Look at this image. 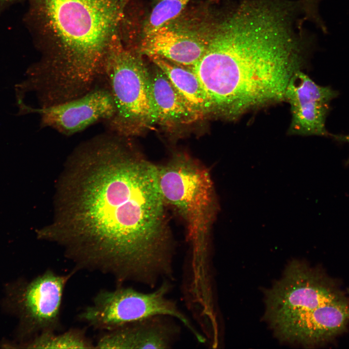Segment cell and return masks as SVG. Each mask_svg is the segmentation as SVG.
Masks as SVG:
<instances>
[{"mask_svg":"<svg viewBox=\"0 0 349 349\" xmlns=\"http://www.w3.org/2000/svg\"><path fill=\"white\" fill-rule=\"evenodd\" d=\"M111 133L80 144L59 179L53 220L38 232L78 270L147 285L173 273L157 167Z\"/></svg>","mask_w":349,"mask_h":349,"instance_id":"obj_1","label":"cell"},{"mask_svg":"<svg viewBox=\"0 0 349 349\" xmlns=\"http://www.w3.org/2000/svg\"><path fill=\"white\" fill-rule=\"evenodd\" d=\"M206 50L189 67L211 106L229 120L285 101L314 48L290 0H229L212 11Z\"/></svg>","mask_w":349,"mask_h":349,"instance_id":"obj_2","label":"cell"},{"mask_svg":"<svg viewBox=\"0 0 349 349\" xmlns=\"http://www.w3.org/2000/svg\"><path fill=\"white\" fill-rule=\"evenodd\" d=\"M131 0H31L42 57L29 69L48 100L68 101L102 82L108 53Z\"/></svg>","mask_w":349,"mask_h":349,"instance_id":"obj_3","label":"cell"},{"mask_svg":"<svg viewBox=\"0 0 349 349\" xmlns=\"http://www.w3.org/2000/svg\"><path fill=\"white\" fill-rule=\"evenodd\" d=\"M157 167L159 185L166 205L182 218L194 252L204 253L218 210L209 171L184 154H175L166 164Z\"/></svg>","mask_w":349,"mask_h":349,"instance_id":"obj_4","label":"cell"},{"mask_svg":"<svg viewBox=\"0 0 349 349\" xmlns=\"http://www.w3.org/2000/svg\"><path fill=\"white\" fill-rule=\"evenodd\" d=\"M103 81L115 107L113 116L105 122L110 132L127 137L156 123L150 72L142 55L125 46L120 35L110 48Z\"/></svg>","mask_w":349,"mask_h":349,"instance_id":"obj_5","label":"cell"},{"mask_svg":"<svg viewBox=\"0 0 349 349\" xmlns=\"http://www.w3.org/2000/svg\"><path fill=\"white\" fill-rule=\"evenodd\" d=\"M170 288L169 283L164 281L157 289L148 293L121 286L112 290H102L78 317L94 329L108 331L155 316L173 317L199 338L201 334L176 303L167 298Z\"/></svg>","mask_w":349,"mask_h":349,"instance_id":"obj_6","label":"cell"},{"mask_svg":"<svg viewBox=\"0 0 349 349\" xmlns=\"http://www.w3.org/2000/svg\"><path fill=\"white\" fill-rule=\"evenodd\" d=\"M266 316L270 325L299 313L343 299L320 272L300 262L290 264L266 297Z\"/></svg>","mask_w":349,"mask_h":349,"instance_id":"obj_7","label":"cell"},{"mask_svg":"<svg viewBox=\"0 0 349 349\" xmlns=\"http://www.w3.org/2000/svg\"><path fill=\"white\" fill-rule=\"evenodd\" d=\"M76 271L59 274L48 270L20 287L15 303L29 339L43 332L61 329L64 291Z\"/></svg>","mask_w":349,"mask_h":349,"instance_id":"obj_8","label":"cell"},{"mask_svg":"<svg viewBox=\"0 0 349 349\" xmlns=\"http://www.w3.org/2000/svg\"><path fill=\"white\" fill-rule=\"evenodd\" d=\"M211 11L206 20L179 16L143 35L138 48L142 55L157 56L190 67L204 54L210 24Z\"/></svg>","mask_w":349,"mask_h":349,"instance_id":"obj_9","label":"cell"},{"mask_svg":"<svg viewBox=\"0 0 349 349\" xmlns=\"http://www.w3.org/2000/svg\"><path fill=\"white\" fill-rule=\"evenodd\" d=\"M17 105L20 114L38 113L42 127H50L65 136L80 132L98 122H106L115 112L111 95L104 84L79 97L55 105L33 108L26 105L20 98H17Z\"/></svg>","mask_w":349,"mask_h":349,"instance_id":"obj_10","label":"cell"},{"mask_svg":"<svg viewBox=\"0 0 349 349\" xmlns=\"http://www.w3.org/2000/svg\"><path fill=\"white\" fill-rule=\"evenodd\" d=\"M337 92L329 86L315 83L302 70L297 72L289 81L285 101L289 104L291 120L288 133L301 136H327L325 121L330 102Z\"/></svg>","mask_w":349,"mask_h":349,"instance_id":"obj_11","label":"cell"},{"mask_svg":"<svg viewBox=\"0 0 349 349\" xmlns=\"http://www.w3.org/2000/svg\"><path fill=\"white\" fill-rule=\"evenodd\" d=\"M349 302L345 299L305 311L271 325L282 339L303 345L329 341L345 329Z\"/></svg>","mask_w":349,"mask_h":349,"instance_id":"obj_12","label":"cell"},{"mask_svg":"<svg viewBox=\"0 0 349 349\" xmlns=\"http://www.w3.org/2000/svg\"><path fill=\"white\" fill-rule=\"evenodd\" d=\"M159 316L105 331L95 343V349H169L178 329Z\"/></svg>","mask_w":349,"mask_h":349,"instance_id":"obj_13","label":"cell"},{"mask_svg":"<svg viewBox=\"0 0 349 349\" xmlns=\"http://www.w3.org/2000/svg\"><path fill=\"white\" fill-rule=\"evenodd\" d=\"M151 94L156 123L167 126L187 124L200 118L156 65L150 73Z\"/></svg>","mask_w":349,"mask_h":349,"instance_id":"obj_14","label":"cell"},{"mask_svg":"<svg viewBox=\"0 0 349 349\" xmlns=\"http://www.w3.org/2000/svg\"><path fill=\"white\" fill-rule=\"evenodd\" d=\"M148 57L166 75L179 95L200 118L211 114L206 94L190 69L159 56Z\"/></svg>","mask_w":349,"mask_h":349,"instance_id":"obj_15","label":"cell"},{"mask_svg":"<svg viewBox=\"0 0 349 349\" xmlns=\"http://www.w3.org/2000/svg\"><path fill=\"white\" fill-rule=\"evenodd\" d=\"M23 345L30 349H95L84 329L72 328L61 333L45 332L29 339Z\"/></svg>","mask_w":349,"mask_h":349,"instance_id":"obj_16","label":"cell"},{"mask_svg":"<svg viewBox=\"0 0 349 349\" xmlns=\"http://www.w3.org/2000/svg\"><path fill=\"white\" fill-rule=\"evenodd\" d=\"M191 0H155L143 26V35L159 28L182 14Z\"/></svg>","mask_w":349,"mask_h":349,"instance_id":"obj_17","label":"cell"},{"mask_svg":"<svg viewBox=\"0 0 349 349\" xmlns=\"http://www.w3.org/2000/svg\"><path fill=\"white\" fill-rule=\"evenodd\" d=\"M19 0H0V5L15 2Z\"/></svg>","mask_w":349,"mask_h":349,"instance_id":"obj_18","label":"cell"},{"mask_svg":"<svg viewBox=\"0 0 349 349\" xmlns=\"http://www.w3.org/2000/svg\"><path fill=\"white\" fill-rule=\"evenodd\" d=\"M304 4L309 5L315 2L317 0H301Z\"/></svg>","mask_w":349,"mask_h":349,"instance_id":"obj_19","label":"cell"},{"mask_svg":"<svg viewBox=\"0 0 349 349\" xmlns=\"http://www.w3.org/2000/svg\"><path fill=\"white\" fill-rule=\"evenodd\" d=\"M345 140L349 142V135L345 138Z\"/></svg>","mask_w":349,"mask_h":349,"instance_id":"obj_20","label":"cell"},{"mask_svg":"<svg viewBox=\"0 0 349 349\" xmlns=\"http://www.w3.org/2000/svg\"></svg>","mask_w":349,"mask_h":349,"instance_id":"obj_21","label":"cell"}]
</instances>
